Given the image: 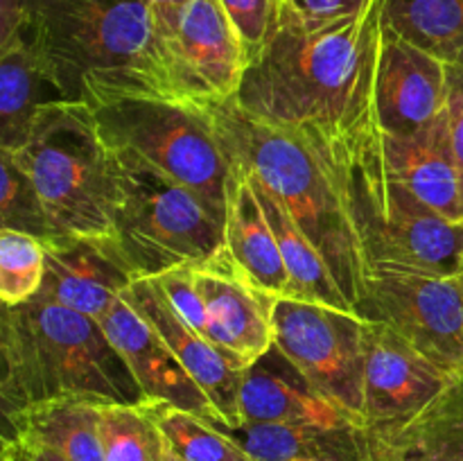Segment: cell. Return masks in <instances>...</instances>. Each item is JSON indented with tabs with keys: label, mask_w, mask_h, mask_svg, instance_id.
Here are the masks:
<instances>
[{
	"label": "cell",
	"mask_w": 463,
	"mask_h": 461,
	"mask_svg": "<svg viewBox=\"0 0 463 461\" xmlns=\"http://www.w3.org/2000/svg\"><path fill=\"white\" fill-rule=\"evenodd\" d=\"M364 330V425L396 428L437 400L452 375L389 325L366 321Z\"/></svg>",
	"instance_id": "obj_11"
},
{
	"label": "cell",
	"mask_w": 463,
	"mask_h": 461,
	"mask_svg": "<svg viewBox=\"0 0 463 461\" xmlns=\"http://www.w3.org/2000/svg\"><path fill=\"white\" fill-rule=\"evenodd\" d=\"M99 136L197 193L229 215L233 163L206 102L154 93H104L86 99Z\"/></svg>",
	"instance_id": "obj_7"
},
{
	"label": "cell",
	"mask_w": 463,
	"mask_h": 461,
	"mask_svg": "<svg viewBox=\"0 0 463 461\" xmlns=\"http://www.w3.org/2000/svg\"><path fill=\"white\" fill-rule=\"evenodd\" d=\"M448 66L383 25L373 111L383 134L407 136L446 113Z\"/></svg>",
	"instance_id": "obj_14"
},
{
	"label": "cell",
	"mask_w": 463,
	"mask_h": 461,
	"mask_svg": "<svg viewBox=\"0 0 463 461\" xmlns=\"http://www.w3.org/2000/svg\"><path fill=\"white\" fill-rule=\"evenodd\" d=\"M401 461H463V369L437 400L396 428H378Z\"/></svg>",
	"instance_id": "obj_25"
},
{
	"label": "cell",
	"mask_w": 463,
	"mask_h": 461,
	"mask_svg": "<svg viewBox=\"0 0 463 461\" xmlns=\"http://www.w3.org/2000/svg\"><path fill=\"white\" fill-rule=\"evenodd\" d=\"M253 461H292L301 456L321 461H348L355 446L357 423L344 428L292 423H240L222 428Z\"/></svg>",
	"instance_id": "obj_23"
},
{
	"label": "cell",
	"mask_w": 463,
	"mask_h": 461,
	"mask_svg": "<svg viewBox=\"0 0 463 461\" xmlns=\"http://www.w3.org/2000/svg\"><path fill=\"white\" fill-rule=\"evenodd\" d=\"M27 21V0H0V48L18 36Z\"/></svg>",
	"instance_id": "obj_36"
},
{
	"label": "cell",
	"mask_w": 463,
	"mask_h": 461,
	"mask_svg": "<svg viewBox=\"0 0 463 461\" xmlns=\"http://www.w3.org/2000/svg\"><path fill=\"white\" fill-rule=\"evenodd\" d=\"M384 0L321 27L285 5L269 43L249 61L233 102L267 125L339 138L373 111Z\"/></svg>",
	"instance_id": "obj_1"
},
{
	"label": "cell",
	"mask_w": 463,
	"mask_h": 461,
	"mask_svg": "<svg viewBox=\"0 0 463 461\" xmlns=\"http://www.w3.org/2000/svg\"><path fill=\"white\" fill-rule=\"evenodd\" d=\"M98 405L81 398H59L25 407L3 419V437L39 441L68 461H104Z\"/></svg>",
	"instance_id": "obj_21"
},
{
	"label": "cell",
	"mask_w": 463,
	"mask_h": 461,
	"mask_svg": "<svg viewBox=\"0 0 463 461\" xmlns=\"http://www.w3.org/2000/svg\"><path fill=\"white\" fill-rule=\"evenodd\" d=\"M158 283V287L163 289L165 298L170 301V306L175 307L181 315V319L194 328L197 333L203 334L206 330V307H203L202 292H199L197 283H194L193 267L188 269H175L170 274H163L158 278H154Z\"/></svg>",
	"instance_id": "obj_32"
},
{
	"label": "cell",
	"mask_w": 463,
	"mask_h": 461,
	"mask_svg": "<svg viewBox=\"0 0 463 461\" xmlns=\"http://www.w3.org/2000/svg\"><path fill=\"white\" fill-rule=\"evenodd\" d=\"M310 138L319 140L337 165L369 271L463 274V221L439 215L393 176L375 113L339 138Z\"/></svg>",
	"instance_id": "obj_5"
},
{
	"label": "cell",
	"mask_w": 463,
	"mask_h": 461,
	"mask_svg": "<svg viewBox=\"0 0 463 461\" xmlns=\"http://www.w3.org/2000/svg\"><path fill=\"white\" fill-rule=\"evenodd\" d=\"M373 3L375 0H285L292 16L306 27H321L355 16Z\"/></svg>",
	"instance_id": "obj_33"
},
{
	"label": "cell",
	"mask_w": 463,
	"mask_h": 461,
	"mask_svg": "<svg viewBox=\"0 0 463 461\" xmlns=\"http://www.w3.org/2000/svg\"><path fill=\"white\" fill-rule=\"evenodd\" d=\"M165 434L167 447L181 461H253L233 438L199 414L167 402H147Z\"/></svg>",
	"instance_id": "obj_28"
},
{
	"label": "cell",
	"mask_w": 463,
	"mask_h": 461,
	"mask_svg": "<svg viewBox=\"0 0 463 461\" xmlns=\"http://www.w3.org/2000/svg\"><path fill=\"white\" fill-rule=\"evenodd\" d=\"M7 154L30 176L59 235L113 238V154L84 102H50L25 143Z\"/></svg>",
	"instance_id": "obj_8"
},
{
	"label": "cell",
	"mask_w": 463,
	"mask_h": 461,
	"mask_svg": "<svg viewBox=\"0 0 463 461\" xmlns=\"http://www.w3.org/2000/svg\"><path fill=\"white\" fill-rule=\"evenodd\" d=\"M446 120L448 129H450L452 149H455V156L463 172V71L450 66H448Z\"/></svg>",
	"instance_id": "obj_34"
},
{
	"label": "cell",
	"mask_w": 463,
	"mask_h": 461,
	"mask_svg": "<svg viewBox=\"0 0 463 461\" xmlns=\"http://www.w3.org/2000/svg\"><path fill=\"white\" fill-rule=\"evenodd\" d=\"M206 104L231 163L283 203L360 316L369 265L333 156L317 138L256 120L233 99Z\"/></svg>",
	"instance_id": "obj_3"
},
{
	"label": "cell",
	"mask_w": 463,
	"mask_h": 461,
	"mask_svg": "<svg viewBox=\"0 0 463 461\" xmlns=\"http://www.w3.org/2000/svg\"><path fill=\"white\" fill-rule=\"evenodd\" d=\"M167 461H181V459H179V456H175V455H172V452H170V456H167Z\"/></svg>",
	"instance_id": "obj_41"
},
{
	"label": "cell",
	"mask_w": 463,
	"mask_h": 461,
	"mask_svg": "<svg viewBox=\"0 0 463 461\" xmlns=\"http://www.w3.org/2000/svg\"><path fill=\"white\" fill-rule=\"evenodd\" d=\"M98 425L104 461H167L170 456L165 434L147 402H99Z\"/></svg>",
	"instance_id": "obj_27"
},
{
	"label": "cell",
	"mask_w": 463,
	"mask_h": 461,
	"mask_svg": "<svg viewBox=\"0 0 463 461\" xmlns=\"http://www.w3.org/2000/svg\"><path fill=\"white\" fill-rule=\"evenodd\" d=\"M172 54L185 90L197 102H226L238 93L249 52L220 0H190L172 30Z\"/></svg>",
	"instance_id": "obj_12"
},
{
	"label": "cell",
	"mask_w": 463,
	"mask_h": 461,
	"mask_svg": "<svg viewBox=\"0 0 463 461\" xmlns=\"http://www.w3.org/2000/svg\"><path fill=\"white\" fill-rule=\"evenodd\" d=\"M240 423H292L344 428L348 419L337 405L321 396L297 366L271 346L242 375ZM360 425V423H357Z\"/></svg>",
	"instance_id": "obj_18"
},
{
	"label": "cell",
	"mask_w": 463,
	"mask_h": 461,
	"mask_svg": "<svg viewBox=\"0 0 463 461\" xmlns=\"http://www.w3.org/2000/svg\"><path fill=\"white\" fill-rule=\"evenodd\" d=\"M99 324L129 364L147 402H167L199 414L213 425L220 423V414L202 387L185 373L161 334L134 310L129 301L120 296Z\"/></svg>",
	"instance_id": "obj_16"
},
{
	"label": "cell",
	"mask_w": 463,
	"mask_h": 461,
	"mask_svg": "<svg viewBox=\"0 0 463 461\" xmlns=\"http://www.w3.org/2000/svg\"><path fill=\"white\" fill-rule=\"evenodd\" d=\"M134 283L111 240L61 235L45 244L41 296L102 319Z\"/></svg>",
	"instance_id": "obj_17"
},
{
	"label": "cell",
	"mask_w": 463,
	"mask_h": 461,
	"mask_svg": "<svg viewBox=\"0 0 463 461\" xmlns=\"http://www.w3.org/2000/svg\"><path fill=\"white\" fill-rule=\"evenodd\" d=\"M0 229L27 233L39 238L43 244L61 238L50 221L48 211L30 176L3 149H0Z\"/></svg>",
	"instance_id": "obj_29"
},
{
	"label": "cell",
	"mask_w": 463,
	"mask_h": 461,
	"mask_svg": "<svg viewBox=\"0 0 463 461\" xmlns=\"http://www.w3.org/2000/svg\"><path fill=\"white\" fill-rule=\"evenodd\" d=\"M348 461H401V456L387 434L371 425H357L355 446Z\"/></svg>",
	"instance_id": "obj_35"
},
{
	"label": "cell",
	"mask_w": 463,
	"mask_h": 461,
	"mask_svg": "<svg viewBox=\"0 0 463 461\" xmlns=\"http://www.w3.org/2000/svg\"><path fill=\"white\" fill-rule=\"evenodd\" d=\"M240 170H242V167H240ZM247 176L249 181H251L253 190H256L258 199H260L262 208H265V215L267 220H269L271 230H274L276 240H279L280 256H283L289 280H292L294 298L324 303V306L353 312L351 303L346 301L344 292L339 289L337 280L333 278V274H330L328 265H326V260L321 258V253L317 251L315 244L306 238V233L298 229L297 221L289 217V212L285 211L283 203L271 194L269 188H265L260 181L253 179L249 172ZM353 315H355V312H353Z\"/></svg>",
	"instance_id": "obj_24"
},
{
	"label": "cell",
	"mask_w": 463,
	"mask_h": 461,
	"mask_svg": "<svg viewBox=\"0 0 463 461\" xmlns=\"http://www.w3.org/2000/svg\"><path fill=\"white\" fill-rule=\"evenodd\" d=\"M149 7L156 9V14L161 16L163 25H165L167 36H170V43H172V30H175V23L176 16H179L181 9L190 3V0H145Z\"/></svg>",
	"instance_id": "obj_38"
},
{
	"label": "cell",
	"mask_w": 463,
	"mask_h": 461,
	"mask_svg": "<svg viewBox=\"0 0 463 461\" xmlns=\"http://www.w3.org/2000/svg\"><path fill=\"white\" fill-rule=\"evenodd\" d=\"M383 25L463 71V0H384Z\"/></svg>",
	"instance_id": "obj_26"
},
{
	"label": "cell",
	"mask_w": 463,
	"mask_h": 461,
	"mask_svg": "<svg viewBox=\"0 0 463 461\" xmlns=\"http://www.w3.org/2000/svg\"><path fill=\"white\" fill-rule=\"evenodd\" d=\"M3 446L12 447L23 461H68L66 456L59 455L52 447L43 446V443L39 441H30V438L3 437Z\"/></svg>",
	"instance_id": "obj_37"
},
{
	"label": "cell",
	"mask_w": 463,
	"mask_h": 461,
	"mask_svg": "<svg viewBox=\"0 0 463 461\" xmlns=\"http://www.w3.org/2000/svg\"><path fill=\"white\" fill-rule=\"evenodd\" d=\"M57 99L61 98L21 32L0 48V149L21 147L43 107Z\"/></svg>",
	"instance_id": "obj_22"
},
{
	"label": "cell",
	"mask_w": 463,
	"mask_h": 461,
	"mask_svg": "<svg viewBox=\"0 0 463 461\" xmlns=\"http://www.w3.org/2000/svg\"><path fill=\"white\" fill-rule=\"evenodd\" d=\"M220 3L242 36L251 61L280 27L285 0H220Z\"/></svg>",
	"instance_id": "obj_31"
},
{
	"label": "cell",
	"mask_w": 463,
	"mask_h": 461,
	"mask_svg": "<svg viewBox=\"0 0 463 461\" xmlns=\"http://www.w3.org/2000/svg\"><path fill=\"white\" fill-rule=\"evenodd\" d=\"M3 461H23V459L12 450V447L3 446Z\"/></svg>",
	"instance_id": "obj_39"
},
{
	"label": "cell",
	"mask_w": 463,
	"mask_h": 461,
	"mask_svg": "<svg viewBox=\"0 0 463 461\" xmlns=\"http://www.w3.org/2000/svg\"><path fill=\"white\" fill-rule=\"evenodd\" d=\"M292 461H321V459H310V456H301V459H292Z\"/></svg>",
	"instance_id": "obj_40"
},
{
	"label": "cell",
	"mask_w": 463,
	"mask_h": 461,
	"mask_svg": "<svg viewBox=\"0 0 463 461\" xmlns=\"http://www.w3.org/2000/svg\"><path fill=\"white\" fill-rule=\"evenodd\" d=\"M380 136L393 176L439 215L463 221V172L452 149L446 113L416 134L380 131Z\"/></svg>",
	"instance_id": "obj_19"
},
{
	"label": "cell",
	"mask_w": 463,
	"mask_h": 461,
	"mask_svg": "<svg viewBox=\"0 0 463 461\" xmlns=\"http://www.w3.org/2000/svg\"><path fill=\"white\" fill-rule=\"evenodd\" d=\"M122 298L129 301L134 310L161 334L185 373L202 387L220 414L217 425H240V387L244 371L238 369L215 343L208 342L202 333L181 319L154 278L134 280Z\"/></svg>",
	"instance_id": "obj_15"
},
{
	"label": "cell",
	"mask_w": 463,
	"mask_h": 461,
	"mask_svg": "<svg viewBox=\"0 0 463 461\" xmlns=\"http://www.w3.org/2000/svg\"><path fill=\"white\" fill-rule=\"evenodd\" d=\"M0 355L3 419L59 398L147 402L102 324L41 294L16 307L3 306Z\"/></svg>",
	"instance_id": "obj_4"
},
{
	"label": "cell",
	"mask_w": 463,
	"mask_h": 461,
	"mask_svg": "<svg viewBox=\"0 0 463 461\" xmlns=\"http://www.w3.org/2000/svg\"><path fill=\"white\" fill-rule=\"evenodd\" d=\"M226 256L251 285L276 298L294 296L279 240L247 172L233 165L226 215Z\"/></svg>",
	"instance_id": "obj_20"
},
{
	"label": "cell",
	"mask_w": 463,
	"mask_h": 461,
	"mask_svg": "<svg viewBox=\"0 0 463 461\" xmlns=\"http://www.w3.org/2000/svg\"><path fill=\"white\" fill-rule=\"evenodd\" d=\"M45 280V244L39 238L0 229V303L16 307L32 301Z\"/></svg>",
	"instance_id": "obj_30"
},
{
	"label": "cell",
	"mask_w": 463,
	"mask_h": 461,
	"mask_svg": "<svg viewBox=\"0 0 463 461\" xmlns=\"http://www.w3.org/2000/svg\"><path fill=\"white\" fill-rule=\"evenodd\" d=\"M23 34L63 102L104 93L193 99L145 0H27Z\"/></svg>",
	"instance_id": "obj_2"
},
{
	"label": "cell",
	"mask_w": 463,
	"mask_h": 461,
	"mask_svg": "<svg viewBox=\"0 0 463 461\" xmlns=\"http://www.w3.org/2000/svg\"><path fill=\"white\" fill-rule=\"evenodd\" d=\"M360 316L396 330L450 375L463 369V274L371 269Z\"/></svg>",
	"instance_id": "obj_10"
},
{
	"label": "cell",
	"mask_w": 463,
	"mask_h": 461,
	"mask_svg": "<svg viewBox=\"0 0 463 461\" xmlns=\"http://www.w3.org/2000/svg\"><path fill=\"white\" fill-rule=\"evenodd\" d=\"M111 154L116 185L111 242L134 280L202 267L226 251V220L197 193L134 154L122 149Z\"/></svg>",
	"instance_id": "obj_6"
},
{
	"label": "cell",
	"mask_w": 463,
	"mask_h": 461,
	"mask_svg": "<svg viewBox=\"0 0 463 461\" xmlns=\"http://www.w3.org/2000/svg\"><path fill=\"white\" fill-rule=\"evenodd\" d=\"M193 274L206 307L203 337L247 371L274 346L276 296L249 283L226 251Z\"/></svg>",
	"instance_id": "obj_13"
},
{
	"label": "cell",
	"mask_w": 463,
	"mask_h": 461,
	"mask_svg": "<svg viewBox=\"0 0 463 461\" xmlns=\"http://www.w3.org/2000/svg\"><path fill=\"white\" fill-rule=\"evenodd\" d=\"M366 321L324 303L276 298L274 346L348 419L364 425Z\"/></svg>",
	"instance_id": "obj_9"
}]
</instances>
